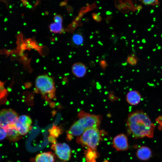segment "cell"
I'll list each match as a JSON object with an SVG mask.
<instances>
[{"mask_svg":"<svg viewBox=\"0 0 162 162\" xmlns=\"http://www.w3.org/2000/svg\"><path fill=\"white\" fill-rule=\"evenodd\" d=\"M127 124L135 138H152L153 136L155 126L148 115L142 110H136L130 114Z\"/></svg>","mask_w":162,"mask_h":162,"instance_id":"obj_1","label":"cell"},{"mask_svg":"<svg viewBox=\"0 0 162 162\" xmlns=\"http://www.w3.org/2000/svg\"><path fill=\"white\" fill-rule=\"evenodd\" d=\"M100 138V133L98 128H92L86 129L78 138L77 141L79 143L95 150Z\"/></svg>","mask_w":162,"mask_h":162,"instance_id":"obj_2","label":"cell"},{"mask_svg":"<svg viewBox=\"0 0 162 162\" xmlns=\"http://www.w3.org/2000/svg\"><path fill=\"white\" fill-rule=\"evenodd\" d=\"M79 119L76 121L86 130L92 128H98L101 123L100 117L82 111L78 114Z\"/></svg>","mask_w":162,"mask_h":162,"instance_id":"obj_3","label":"cell"},{"mask_svg":"<svg viewBox=\"0 0 162 162\" xmlns=\"http://www.w3.org/2000/svg\"><path fill=\"white\" fill-rule=\"evenodd\" d=\"M35 84L37 88L43 94L53 92L55 91L53 80L47 75H42L38 76Z\"/></svg>","mask_w":162,"mask_h":162,"instance_id":"obj_4","label":"cell"},{"mask_svg":"<svg viewBox=\"0 0 162 162\" xmlns=\"http://www.w3.org/2000/svg\"><path fill=\"white\" fill-rule=\"evenodd\" d=\"M19 117L17 113L11 109H4L0 111V128H4L10 125H15Z\"/></svg>","mask_w":162,"mask_h":162,"instance_id":"obj_5","label":"cell"},{"mask_svg":"<svg viewBox=\"0 0 162 162\" xmlns=\"http://www.w3.org/2000/svg\"><path fill=\"white\" fill-rule=\"evenodd\" d=\"M51 148L60 159L66 162L70 159L71 151L70 147L67 144L63 143L52 144Z\"/></svg>","mask_w":162,"mask_h":162,"instance_id":"obj_6","label":"cell"},{"mask_svg":"<svg viewBox=\"0 0 162 162\" xmlns=\"http://www.w3.org/2000/svg\"><path fill=\"white\" fill-rule=\"evenodd\" d=\"M32 121L30 117L22 115L18 118L15 125L19 134L21 135L26 134L31 128Z\"/></svg>","mask_w":162,"mask_h":162,"instance_id":"obj_7","label":"cell"},{"mask_svg":"<svg viewBox=\"0 0 162 162\" xmlns=\"http://www.w3.org/2000/svg\"><path fill=\"white\" fill-rule=\"evenodd\" d=\"M113 147L118 151H124L128 148V144L127 136L121 134L116 136L113 140Z\"/></svg>","mask_w":162,"mask_h":162,"instance_id":"obj_8","label":"cell"},{"mask_svg":"<svg viewBox=\"0 0 162 162\" xmlns=\"http://www.w3.org/2000/svg\"><path fill=\"white\" fill-rule=\"evenodd\" d=\"M6 131V138L10 142H16L22 137L15 125H10L4 128Z\"/></svg>","mask_w":162,"mask_h":162,"instance_id":"obj_9","label":"cell"},{"mask_svg":"<svg viewBox=\"0 0 162 162\" xmlns=\"http://www.w3.org/2000/svg\"><path fill=\"white\" fill-rule=\"evenodd\" d=\"M72 71L76 77L81 78L83 77L86 74L87 69L84 64L78 62L72 65Z\"/></svg>","mask_w":162,"mask_h":162,"instance_id":"obj_10","label":"cell"},{"mask_svg":"<svg viewBox=\"0 0 162 162\" xmlns=\"http://www.w3.org/2000/svg\"><path fill=\"white\" fill-rule=\"evenodd\" d=\"M141 97L137 91L132 90L129 92L126 95V100L128 103L132 105L138 104L140 102Z\"/></svg>","mask_w":162,"mask_h":162,"instance_id":"obj_11","label":"cell"},{"mask_svg":"<svg viewBox=\"0 0 162 162\" xmlns=\"http://www.w3.org/2000/svg\"><path fill=\"white\" fill-rule=\"evenodd\" d=\"M136 154L139 159L142 160H149L151 157L152 152L148 147L142 146L137 149Z\"/></svg>","mask_w":162,"mask_h":162,"instance_id":"obj_12","label":"cell"},{"mask_svg":"<svg viewBox=\"0 0 162 162\" xmlns=\"http://www.w3.org/2000/svg\"><path fill=\"white\" fill-rule=\"evenodd\" d=\"M54 154L50 152H44L37 154L35 159V162H55Z\"/></svg>","mask_w":162,"mask_h":162,"instance_id":"obj_13","label":"cell"},{"mask_svg":"<svg viewBox=\"0 0 162 162\" xmlns=\"http://www.w3.org/2000/svg\"><path fill=\"white\" fill-rule=\"evenodd\" d=\"M85 129L77 122L74 123L67 131V133L71 136H80L82 135Z\"/></svg>","mask_w":162,"mask_h":162,"instance_id":"obj_14","label":"cell"},{"mask_svg":"<svg viewBox=\"0 0 162 162\" xmlns=\"http://www.w3.org/2000/svg\"><path fill=\"white\" fill-rule=\"evenodd\" d=\"M50 31L52 32L58 33L62 32L63 30L62 22H55L49 26Z\"/></svg>","mask_w":162,"mask_h":162,"instance_id":"obj_15","label":"cell"},{"mask_svg":"<svg viewBox=\"0 0 162 162\" xmlns=\"http://www.w3.org/2000/svg\"><path fill=\"white\" fill-rule=\"evenodd\" d=\"M71 41L74 46L78 47L83 44V38L81 35L78 34H75L72 36Z\"/></svg>","mask_w":162,"mask_h":162,"instance_id":"obj_16","label":"cell"},{"mask_svg":"<svg viewBox=\"0 0 162 162\" xmlns=\"http://www.w3.org/2000/svg\"><path fill=\"white\" fill-rule=\"evenodd\" d=\"M49 132L50 135L56 138L58 137L62 133V129L60 127L53 126L49 129Z\"/></svg>","mask_w":162,"mask_h":162,"instance_id":"obj_17","label":"cell"},{"mask_svg":"<svg viewBox=\"0 0 162 162\" xmlns=\"http://www.w3.org/2000/svg\"><path fill=\"white\" fill-rule=\"evenodd\" d=\"M141 2L146 5L155 6L159 4L158 0H140Z\"/></svg>","mask_w":162,"mask_h":162,"instance_id":"obj_18","label":"cell"},{"mask_svg":"<svg viewBox=\"0 0 162 162\" xmlns=\"http://www.w3.org/2000/svg\"><path fill=\"white\" fill-rule=\"evenodd\" d=\"M7 136L6 130L3 128H0V141L4 139Z\"/></svg>","mask_w":162,"mask_h":162,"instance_id":"obj_19","label":"cell"},{"mask_svg":"<svg viewBox=\"0 0 162 162\" xmlns=\"http://www.w3.org/2000/svg\"><path fill=\"white\" fill-rule=\"evenodd\" d=\"M127 62L131 65H136L137 61L134 56H129L127 59Z\"/></svg>","mask_w":162,"mask_h":162,"instance_id":"obj_20","label":"cell"},{"mask_svg":"<svg viewBox=\"0 0 162 162\" xmlns=\"http://www.w3.org/2000/svg\"><path fill=\"white\" fill-rule=\"evenodd\" d=\"M14 52V51L13 50L2 49L0 51V54L5 55L7 56H8L10 54H12Z\"/></svg>","mask_w":162,"mask_h":162,"instance_id":"obj_21","label":"cell"},{"mask_svg":"<svg viewBox=\"0 0 162 162\" xmlns=\"http://www.w3.org/2000/svg\"><path fill=\"white\" fill-rule=\"evenodd\" d=\"M92 16L94 20L97 22H99L102 20L101 16L98 14L94 13H93Z\"/></svg>","mask_w":162,"mask_h":162,"instance_id":"obj_22","label":"cell"},{"mask_svg":"<svg viewBox=\"0 0 162 162\" xmlns=\"http://www.w3.org/2000/svg\"><path fill=\"white\" fill-rule=\"evenodd\" d=\"M54 20L55 22H62L63 18L61 16L59 15H56L54 16Z\"/></svg>","mask_w":162,"mask_h":162,"instance_id":"obj_23","label":"cell"},{"mask_svg":"<svg viewBox=\"0 0 162 162\" xmlns=\"http://www.w3.org/2000/svg\"><path fill=\"white\" fill-rule=\"evenodd\" d=\"M100 64L104 70H105L108 65L106 62L104 60H102L100 61Z\"/></svg>","mask_w":162,"mask_h":162,"instance_id":"obj_24","label":"cell"},{"mask_svg":"<svg viewBox=\"0 0 162 162\" xmlns=\"http://www.w3.org/2000/svg\"><path fill=\"white\" fill-rule=\"evenodd\" d=\"M48 140L49 142L53 144L56 143V138L50 135L48 137Z\"/></svg>","mask_w":162,"mask_h":162,"instance_id":"obj_25","label":"cell"},{"mask_svg":"<svg viewBox=\"0 0 162 162\" xmlns=\"http://www.w3.org/2000/svg\"><path fill=\"white\" fill-rule=\"evenodd\" d=\"M142 42L143 43H145L146 42V40L145 39H143L142 40Z\"/></svg>","mask_w":162,"mask_h":162,"instance_id":"obj_26","label":"cell"},{"mask_svg":"<svg viewBox=\"0 0 162 162\" xmlns=\"http://www.w3.org/2000/svg\"><path fill=\"white\" fill-rule=\"evenodd\" d=\"M161 49V46H158V50H160Z\"/></svg>","mask_w":162,"mask_h":162,"instance_id":"obj_27","label":"cell"},{"mask_svg":"<svg viewBox=\"0 0 162 162\" xmlns=\"http://www.w3.org/2000/svg\"><path fill=\"white\" fill-rule=\"evenodd\" d=\"M151 29H152L151 28H149L147 30L148 31H150L151 30Z\"/></svg>","mask_w":162,"mask_h":162,"instance_id":"obj_28","label":"cell"},{"mask_svg":"<svg viewBox=\"0 0 162 162\" xmlns=\"http://www.w3.org/2000/svg\"><path fill=\"white\" fill-rule=\"evenodd\" d=\"M139 48L140 49H142L143 48V47L142 46H140V47H139Z\"/></svg>","mask_w":162,"mask_h":162,"instance_id":"obj_29","label":"cell"},{"mask_svg":"<svg viewBox=\"0 0 162 162\" xmlns=\"http://www.w3.org/2000/svg\"><path fill=\"white\" fill-rule=\"evenodd\" d=\"M156 50V49H153L152 51H153L154 52V51H155Z\"/></svg>","mask_w":162,"mask_h":162,"instance_id":"obj_30","label":"cell"},{"mask_svg":"<svg viewBox=\"0 0 162 162\" xmlns=\"http://www.w3.org/2000/svg\"><path fill=\"white\" fill-rule=\"evenodd\" d=\"M154 27V25H152L151 26V27H152V28H153Z\"/></svg>","mask_w":162,"mask_h":162,"instance_id":"obj_31","label":"cell"},{"mask_svg":"<svg viewBox=\"0 0 162 162\" xmlns=\"http://www.w3.org/2000/svg\"><path fill=\"white\" fill-rule=\"evenodd\" d=\"M147 58H148V59H150V57L149 56H148Z\"/></svg>","mask_w":162,"mask_h":162,"instance_id":"obj_32","label":"cell"},{"mask_svg":"<svg viewBox=\"0 0 162 162\" xmlns=\"http://www.w3.org/2000/svg\"><path fill=\"white\" fill-rule=\"evenodd\" d=\"M154 37H156V36H157V35L156 34H154Z\"/></svg>","mask_w":162,"mask_h":162,"instance_id":"obj_33","label":"cell"},{"mask_svg":"<svg viewBox=\"0 0 162 162\" xmlns=\"http://www.w3.org/2000/svg\"><path fill=\"white\" fill-rule=\"evenodd\" d=\"M137 43H140V41H137Z\"/></svg>","mask_w":162,"mask_h":162,"instance_id":"obj_34","label":"cell"},{"mask_svg":"<svg viewBox=\"0 0 162 162\" xmlns=\"http://www.w3.org/2000/svg\"><path fill=\"white\" fill-rule=\"evenodd\" d=\"M156 46H158V44H156Z\"/></svg>","mask_w":162,"mask_h":162,"instance_id":"obj_35","label":"cell"},{"mask_svg":"<svg viewBox=\"0 0 162 162\" xmlns=\"http://www.w3.org/2000/svg\"><path fill=\"white\" fill-rule=\"evenodd\" d=\"M161 37H162V34H161Z\"/></svg>","mask_w":162,"mask_h":162,"instance_id":"obj_36","label":"cell"}]
</instances>
